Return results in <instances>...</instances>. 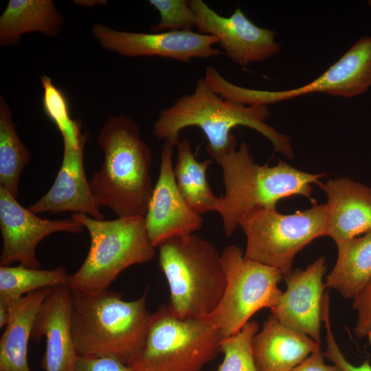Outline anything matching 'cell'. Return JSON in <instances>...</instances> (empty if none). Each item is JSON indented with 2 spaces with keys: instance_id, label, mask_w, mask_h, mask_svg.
Returning a JSON list of instances; mask_svg holds the SVG:
<instances>
[{
  "instance_id": "cell-1",
  "label": "cell",
  "mask_w": 371,
  "mask_h": 371,
  "mask_svg": "<svg viewBox=\"0 0 371 371\" xmlns=\"http://www.w3.org/2000/svg\"><path fill=\"white\" fill-rule=\"evenodd\" d=\"M269 115L267 106H249L223 99L202 78L197 80L192 93L178 98L160 111L153 125V134L175 147L181 141L182 130L198 126L207 139L206 153L215 160L236 146L232 129L245 126L269 139L275 151L292 158L293 150L289 137L265 122Z\"/></svg>"
},
{
  "instance_id": "cell-2",
  "label": "cell",
  "mask_w": 371,
  "mask_h": 371,
  "mask_svg": "<svg viewBox=\"0 0 371 371\" xmlns=\"http://www.w3.org/2000/svg\"><path fill=\"white\" fill-rule=\"evenodd\" d=\"M96 142L104 154L103 164L89 180L96 204L118 217L145 216L154 188L153 156L137 123L126 115L111 116Z\"/></svg>"
},
{
  "instance_id": "cell-3",
  "label": "cell",
  "mask_w": 371,
  "mask_h": 371,
  "mask_svg": "<svg viewBox=\"0 0 371 371\" xmlns=\"http://www.w3.org/2000/svg\"><path fill=\"white\" fill-rule=\"evenodd\" d=\"M72 335L78 356L110 357L126 365L144 346L153 313L147 291L131 301L109 289L71 291Z\"/></svg>"
},
{
  "instance_id": "cell-4",
  "label": "cell",
  "mask_w": 371,
  "mask_h": 371,
  "mask_svg": "<svg viewBox=\"0 0 371 371\" xmlns=\"http://www.w3.org/2000/svg\"><path fill=\"white\" fill-rule=\"evenodd\" d=\"M215 161L222 168L225 188L216 212L221 216L227 237L233 234L240 220L254 210L276 209L280 200L297 195L312 199L311 185H318L325 176L303 172L282 160L274 166L258 165L245 142Z\"/></svg>"
},
{
  "instance_id": "cell-5",
  "label": "cell",
  "mask_w": 371,
  "mask_h": 371,
  "mask_svg": "<svg viewBox=\"0 0 371 371\" xmlns=\"http://www.w3.org/2000/svg\"><path fill=\"white\" fill-rule=\"evenodd\" d=\"M158 248L172 313L183 319L210 318L226 286L221 254L210 242L194 234L168 239Z\"/></svg>"
},
{
  "instance_id": "cell-6",
  "label": "cell",
  "mask_w": 371,
  "mask_h": 371,
  "mask_svg": "<svg viewBox=\"0 0 371 371\" xmlns=\"http://www.w3.org/2000/svg\"><path fill=\"white\" fill-rule=\"evenodd\" d=\"M71 218L82 224L90 236L84 262L69 275L66 285L71 291L97 293L107 289L124 269L148 262L155 256L144 216L104 221L73 213Z\"/></svg>"
},
{
  "instance_id": "cell-7",
  "label": "cell",
  "mask_w": 371,
  "mask_h": 371,
  "mask_svg": "<svg viewBox=\"0 0 371 371\" xmlns=\"http://www.w3.org/2000/svg\"><path fill=\"white\" fill-rule=\"evenodd\" d=\"M223 337L208 319H183L162 305L153 313L133 371H200L220 352Z\"/></svg>"
},
{
  "instance_id": "cell-8",
  "label": "cell",
  "mask_w": 371,
  "mask_h": 371,
  "mask_svg": "<svg viewBox=\"0 0 371 371\" xmlns=\"http://www.w3.org/2000/svg\"><path fill=\"white\" fill-rule=\"evenodd\" d=\"M246 236L244 257L281 271H293L296 254L315 239L327 236L326 204L282 214L276 209H256L239 221Z\"/></svg>"
},
{
  "instance_id": "cell-9",
  "label": "cell",
  "mask_w": 371,
  "mask_h": 371,
  "mask_svg": "<svg viewBox=\"0 0 371 371\" xmlns=\"http://www.w3.org/2000/svg\"><path fill=\"white\" fill-rule=\"evenodd\" d=\"M221 258L226 286L210 319L225 338L239 332L258 311L278 302L283 275L274 267L245 258L235 245L226 247Z\"/></svg>"
},
{
  "instance_id": "cell-10",
  "label": "cell",
  "mask_w": 371,
  "mask_h": 371,
  "mask_svg": "<svg viewBox=\"0 0 371 371\" xmlns=\"http://www.w3.org/2000/svg\"><path fill=\"white\" fill-rule=\"evenodd\" d=\"M371 86V36L359 39L336 63L311 82L284 91L245 88L221 80L217 92L225 100L249 106H267L312 93L352 98Z\"/></svg>"
},
{
  "instance_id": "cell-11",
  "label": "cell",
  "mask_w": 371,
  "mask_h": 371,
  "mask_svg": "<svg viewBox=\"0 0 371 371\" xmlns=\"http://www.w3.org/2000/svg\"><path fill=\"white\" fill-rule=\"evenodd\" d=\"M91 32L102 47L124 57L156 56L188 63L194 58H209L223 54L213 46L218 43L216 37L194 31L133 32L95 23Z\"/></svg>"
},
{
  "instance_id": "cell-12",
  "label": "cell",
  "mask_w": 371,
  "mask_h": 371,
  "mask_svg": "<svg viewBox=\"0 0 371 371\" xmlns=\"http://www.w3.org/2000/svg\"><path fill=\"white\" fill-rule=\"evenodd\" d=\"M0 229L2 249L0 266L12 262L39 269L36 256L38 243L47 236L59 232L81 234L82 224L73 218L49 220L40 218L23 207L6 189L0 186Z\"/></svg>"
},
{
  "instance_id": "cell-13",
  "label": "cell",
  "mask_w": 371,
  "mask_h": 371,
  "mask_svg": "<svg viewBox=\"0 0 371 371\" xmlns=\"http://www.w3.org/2000/svg\"><path fill=\"white\" fill-rule=\"evenodd\" d=\"M188 2L196 16L198 32L216 37L223 53L234 63L245 67L280 52L276 33L255 25L239 7L226 17L218 14L203 0Z\"/></svg>"
},
{
  "instance_id": "cell-14",
  "label": "cell",
  "mask_w": 371,
  "mask_h": 371,
  "mask_svg": "<svg viewBox=\"0 0 371 371\" xmlns=\"http://www.w3.org/2000/svg\"><path fill=\"white\" fill-rule=\"evenodd\" d=\"M173 146L164 142L159 175L145 217V226L155 247L168 239L193 234L203 225L200 214L192 210L177 186L172 164Z\"/></svg>"
},
{
  "instance_id": "cell-15",
  "label": "cell",
  "mask_w": 371,
  "mask_h": 371,
  "mask_svg": "<svg viewBox=\"0 0 371 371\" xmlns=\"http://www.w3.org/2000/svg\"><path fill=\"white\" fill-rule=\"evenodd\" d=\"M325 258L320 257L305 269L284 276L286 289L271 307V315L284 325L321 344L320 326L326 293L323 278Z\"/></svg>"
},
{
  "instance_id": "cell-16",
  "label": "cell",
  "mask_w": 371,
  "mask_h": 371,
  "mask_svg": "<svg viewBox=\"0 0 371 371\" xmlns=\"http://www.w3.org/2000/svg\"><path fill=\"white\" fill-rule=\"evenodd\" d=\"M72 293L66 284L52 288L41 306L31 339L38 342L45 337L44 371H74L79 356L72 335Z\"/></svg>"
},
{
  "instance_id": "cell-17",
  "label": "cell",
  "mask_w": 371,
  "mask_h": 371,
  "mask_svg": "<svg viewBox=\"0 0 371 371\" xmlns=\"http://www.w3.org/2000/svg\"><path fill=\"white\" fill-rule=\"evenodd\" d=\"M89 137L85 132L78 148L63 142V156L55 181L49 190L27 209L34 214L61 213L71 211L102 220L104 216L96 204L84 168V148Z\"/></svg>"
},
{
  "instance_id": "cell-18",
  "label": "cell",
  "mask_w": 371,
  "mask_h": 371,
  "mask_svg": "<svg viewBox=\"0 0 371 371\" xmlns=\"http://www.w3.org/2000/svg\"><path fill=\"white\" fill-rule=\"evenodd\" d=\"M318 186L327 196L328 234L335 242L359 236L371 230V188L341 177Z\"/></svg>"
},
{
  "instance_id": "cell-19",
  "label": "cell",
  "mask_w": 371,
  "mask_h": 371,
  "mask_svg": "<svg viewBox=\"0 0 371 371\" xmlns=\"http://www.w3.org/2000/svg\"><path fill=\"white\" fill-rule=\"evenodd\" d=\"M320 347L308 335L284 325L271 315L252 339L258 371H292Z\"/></svg>"
},
{
  "instance_id": "cell-20",
  "label": "cell",
  "mask_w": 371,
  "mask_h": 371,
  "mask_svg": "<svg viewBox=\"0 0 371 371\" xmlns=\"http://www.w3.org/2000/svg\"><path fill=\"white\" fill-rule=\"evenodd\" d=\"M52 288L29 293L10 305V316L0 339V371H31L27 346L43 302Z\"/></svg>"
},
{
  "instance_id": "cell-21",
  "label": "cell",
  "mask_w": 371,
  "mask_h": 371,
  "mask_svg": "<svg viewBox=\"0 0 371 371\" xmlns=\"http://www.w3.org/2000/svg\"><path fill=\"white\" fill-rule=\"evenodd\" d=\"M63 21L52 0H10L0 17V46L17 45L29 32L57 36Z\"/></svg>"
},
{
  "instance_id": "cell-22",
  "label": "cell",
  "mask_w": 371,
  "mask_h": 371,
  "mask_svg": "<svg viewBox=\"0 0 371 371\" xmlns=\"http://www.w3.org/2000/svg\"><path fill=\"white\" fill-rule=\"evenodd\" d=\"M336 245L337 259L326 277V286L355 299L371 281V230Z\"/></svg>"
},
{
  "instance_id": "cell-23",
  "label": "cell",
  "mask_w": 371,
  "mask_h": 371,
  "mask_svg": "<svg viewBox=\"0 0 371 371\" xmlns=\"http://www.w3.org/2000/svg\"><path fill=\"white\" fill-rule=\"evenodd\" d=\"M177 148V161L173 172L181 196L190 207L200 214L216 211L220 197L214 194L206 176L212 161L196 160L187 138L181 140Z\"/></svg>"
},
{
  "instance_id": "cell-24",
  "label": "cell",
  "mask_w": 371,
  "mask_h": 371,
  "mask_svg": "<svg viewBox=\"0 0 371 371\" xmlns=\"http://www.w3.org/2000/svg\"><path fill=\"white\" fill-rule=\"evenodd\" d=\"M31 154L19 138L12 111L4 98L0 96V186L14 198L19 194L20 177L28 165Z\"/></svg>"
},
{
  "instance_id": "cell-25",
  "label": "cell",
  "mask_w": 371,
  "mask_h": 371,
  "mask_svg": "<svg viewBox=\"0 0 371 371\" xmlns=\"http://www.w3.org/2000/svg\"><path fill=\"white\" fill-rule=\"evenodd\" d=\"M69 275L62 266L52 269L0 266V302L11 305L32 291L67 284Z\"/></svg>"
},
{
  "instance_id": "cell-26",
  "label": "cell",
  "mask_w": 371,
  "mask_h": 371,
  "mask_svg": "<svg viewBox=\"0 0 371 371\" xmlns=\"http://www.w3.org/2000/svg\"><path fill=\"white\" fill-rule=\"evenodd\" d=\"M43 88V108L46 115L60 132L63 142L78 148L85 137L81 133L80 120H73L70 115L67 96L47 76L41 78Z\"/></svg>"
},
{
  "instance_id": "cell-27",
  "label": "cell",
  "mask_w": 371,
  "mask_h": 371,
  "mask_svg": "<svg viewBox=\"0 0 371 371\" xmlns=\"http://www.w3.org/2000/svg\"><path fill=\"white\" fill-rule=\"evenodd\" d=\"M259 330L255 320L248 322L237 333L223 338L220 351L223 359L217 371H258L253 352L252 339Z\"/></svg>"
},
{
  "instance_id": "cell-28",
  "label": "cell",
  "mask_w": 371,
  "mask_h": 371,
  "mask_svg": "<svg viewBox=\"0 0 371 371\" xmlns=\"http://www.w3.org/2000/svg\"><path fill=\"white\" fill-rule=\"evenodd\" d=\"M160 14L159 22L152 25L154 33L169 31H193L196 16L186 0H149Z\"/></svg>"
},
{
  "instance_id": "cell-29",
  "label": "cell",
  "mask_w": 371,
  "mask_h": 371,
  "mask_svg": "<svg viewBox=\"0 0 371 371\" xmlns=\"http://www.w3.org/2000/svg\"><path fill=\"white\" fill-rule=\"evenodd\" d=\"M352 308L357 312L356 336L366 338L371 344V281L354 299Z\"/></svg>"
},
{
  "instance_id": "cell-30",
  "label": "cell",
  "mask_w": 371,
  "mask_h": 371,
  "mask_svg": "<svg viewBox=\"0 0 371 371\" xmlns=\"http://www.w3.org/2000/svg\"><path fill=\"white\" fill-rule=\"evenodd\" d=\"M74 371H133L117 359L110 357H83L77 359Z\"/></svg>"
},
{
  "instance_id": "cell-31",
  "label": "cell",
  "mask_w": 371,
  "mask_h": 371,
  "mask_svg": "<svg viewBox=\"0 0 371 371\" xmlns=\"http://www.w3.org/2000/svg\"><path fill=\"white\" fill-rule=\"evenodd\" d=\"M321 347L308 357L292 371H341L335 365H328L324 361Z\"/></svg>"
},
{
  "instance_id": "cell-32",
  "label": "cell",
  "mask_w": 371,
  "mask_h": 371,
  "mask_svg": "<svg viewBox=\"0 0 371 371\" xmlns=\"http://www.w3.org/2000/svg\"><path fill=\"white\" fill-rule=\"evenodd\" d=\"M331 361L341 371H371V365L368 361L359 366H355L348 361L341 352H335L331 358Z\"/></svg>"
},
{
  "instance_id": "cell-33",
  "label": "cell",
  "mask_w": 371,
  "mask_h": 371,
  "mask_svg": "<svg viewBox=\"0 0 371 371\" xmlns=\"http://www.w3.org/2000/svg\"><path fill=\"white\" fill-rule=\"evenodd\" d=\"M10 316V305L0 302V328H5Z\"/></svg>"
},
{
  "instance_id": "cell-34",
  "label": "cell",
  "mask_w": 371,
  "mask_h": 371,
  "mask_svg": "<svg viewBox=\"0 0 371 371\" xmlns=\"http://www.w3.org/2000/svg\"><path fill=\"white\" fill-rule=\"evenodd\" d=\"M74 3L78 5L89 8L96 5H105L108 1L104 0H76Z\"/></svg>"
},
{
  "instance_id": "cell-35",
  "label": "cell",
  "mask_w": 371,
  "mask_h": 371,
  "mask_svg": "<svg viewBox=\"0 0 371 371\" xmlns=\"http://www.w3.org/2000/svg\"><path fill=\"white\" fill-rule=\"evenodd\" d=\"M368 4H369L370 7L371 8V0H370V1H368Z\"/></svg>"
}]
</instances>
